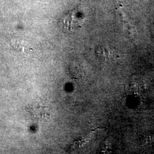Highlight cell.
<instances>
[{
  "label": "cell",
  "mask_w": 154,
  "mask_h": 154,
  "mask_svg": "<svg viewBox=\"0 0 154 154\" xmlns=\"http://www.w3.org/2000/svg\"><path fill=\"white\" fill-rule=\"evenodd\" d=\"M81 6L69 11V13L63 19L64 26L70 30H74L81 28L85 20L82 9Z\"/></svg>",
  "instance_id": "obj_1"
},
{
  "label": "cell",
  "mask_w": 154,
  "mask_h": 154,
  "mask_svg": "<svg viewBox=\"0 0 154 154\" xmlns=\"http://www.w3.org/2000/svg\"><path fill=\"white\" fill-rule=\"evenodd\" d=\"M95 53L97 56L101 61H110L116 55L115 49L107 45L98 46L96 49Z\"/></svg>",
  "instance_id": "obj_2"
}]
</instances>
